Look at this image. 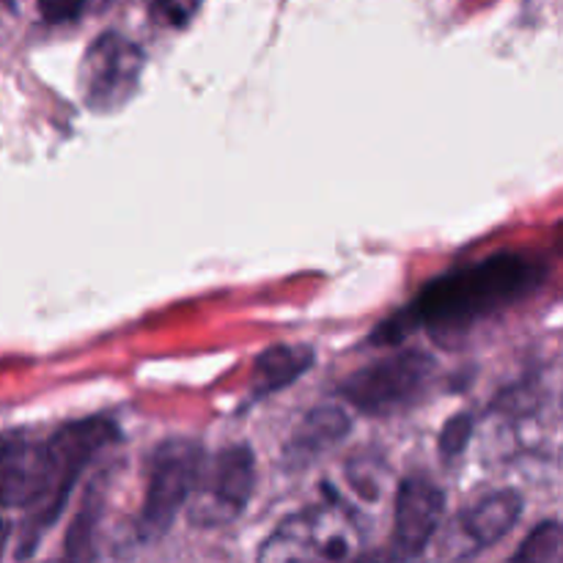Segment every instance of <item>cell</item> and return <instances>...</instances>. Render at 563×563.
<instances>
[{"instance_id": "8fae6325", "label": "cell", "mask_w": 563, "mask_h": 563, "mask_svg": "<svg viewBox=\"0 0 563 563\" xmlns=\"http://www.w3.org/2000/svg\"><path fill=\"white\" fill-rule=\"evenodd\" d=\"M520 515L522 495L517 489H498V493L482 498L467 511H462L460 531L465 533L467 544L473 550L493 548L495 542H500L517 526Z\"/></svg>"}, {"instance_id": "5b68a950", "label": "cell", "mask_w": 563, "mask_h": 563, "mask_svg": "<svg viewBox=\"0 0 563 563\" xmlns=\"http://www.w3.org/2000/svg\"><path fill=\"white\" fill-rule=\"evenodd\" d=\"M434 357L421 350H401L355 374L339 385V396L368 418L396 416L410 410L427 394L434 377Z\"/></svg>"}, {"instance_id": "277c9868", "label": "cell", "mask_w": 563, "mask_h": 563, "mask_svg": "<svg viewBox=\"0 0 563 563\" xmlns=\"http://www.w3.org/2000/svg\"><path fill=\"white\" fill-rule=\"evenodd\" d=\"M203 460L207 456H203L201 443L190 438L165 440L154 449L152 460H148L146 495H143L141 515L135 522L141 542H159L170 531L196 489Z\"/></svg>"}, {"instance_id": "2e32d148", "label": "cell", "mask_w": 563, "mask_h": 563, "mask_svg": "<svg viewBox=\"0 0 563 563\" xmlns=\"http://www.w3.org/2000/svg\"><path fill=\"white\" fill-rule=\"evenodd\" d=\"M91 0H36L38 14L47 25H69L86 14Z\"/></svg>"}, {"instance_id": "6da1fadb", "label": "cell", "mask_w": 563, "mask_h": 563, "mask_svg": "<svg viewBox=\"0 0 563 563\" xmlns=\"http://www.w3.org/2000/svg\"><path fill=\"white\" fill-rule=\"evenodd\" d=\"M548 278L544 258L506 251L467 267L451 269L429 280L412 302L377 324L372 344H401L410 333L427 328L438 339L460 335L473 324L528 300Z\"/></svg>"}, {"instance_id": "3957f363", "label": "cell", "mask_w": 563, "mask_h": 563, "mask_svg": "<svg viewBox=\"0 0 563 563\" xmlns=\"http://www.w3.org/2000/svg\"><path fill=\"white\" fill-rule=\"evenodd\" d=\"M363 555V528L339 500L286 517L258 550L256 563H352Z\"/></svg>"}, {"instance_id": "8992f818", "label": "cell", "mask_w": 563, "mask_h": 563, "mask_svg": "<svg viewBox=\"0 0 563 563\" xmlns=\"http://www.w3.org/2000/svg\"><path fill=\"white\" fill-rule=\"evenodd\" d=\"M146 53L124 33L108 31L88 44L77 69V91L93 113H115L137 93Z\"/></svg>"}, {"instance_id": "e0dca14e", "label": "cell", "mask_w": 563, "mask_h": 563, "mask_svg": "<svg viewBox=\"0 0 563 563\" xmlns=\"http://www.w3.org/2000/svg\"><path fill=\"white\" fill-rule=\"evenodd\" d=\"M473 434V418L471 416H460L454 421L445 423L443 429V438H440V451H443L445 460H454L465 451L467 440Z\"/></svg>"}, {"instance_id": "ac0fdd59", "label": "cell", "mask_w": 563, "mask_h": 563, "mask_svg": "<svg viewBox=\"0 0 563 563\" xmlns=\"http://www.w3.org/2000/svg\"><path fill=\"white\" fill-rule=\"evenodd\" d=\"M9 537H11V526L3 520V517H0V561H3V553H5V544H9Z\"/></svg>"}, {"instance_id": "52a82bcc", "label": "cell", "mask_w": 563, "mask_h": 563, "mask_svg": "<svg viewBox=\"0 0 563 563\" xmlns=\"http://www.w3.org/2000/svg\"><path fill=\"white\" fill-rule=\"evenodd\" d=\"M256 489V456L247 445H225L203 460L201 476L187 500V520L196 528H223L242 517Z\"/></svg>"}, {"instance_id": "ba28073f", "label": "cell", "mask_w": 563, "mask_h": 563, "mask_svg": "<svg viewBox=\"0 0 563 563\" xmlns=\"http://www.w3.org/2000/svg\"><path fill=\"white\" fill-rule=\"evenodd\" d=\"M445 515L443 489L427 476H407L396 489L394 539L390 555L394 563H412L421 559L432 537L438 533Z\"/></svg>"}, {"instance_id": "5bb4252c", "label": "cell", "mask_w": 563, "mask_h": 563, "mask_svg": "<svg viewBox=\"0 0 563 563\" xmlns=\"http://www.w3.org/2000/svg\"><path fill=\"white\" fill-rule=\"evenodd\" d=\"M561 522H539L506 563H561Z\"/></svg>"}, {"instance_id": "9a60e30c", "label": "cell", "mask_w": 563, "mask_h": 563, "mask_svg": "<svg viewBox=\"0 0 563 563\" xmlns=\"http://www.w3.org/2000/svg\"><path fill=\"white\" fill-rule=\"evenodd\" d=\"M203 0H148V14L157 25L185 27L198 14Z\"/></svg>"}, {"instance_id": "30bf717a", "label": "cell", "mask_w": 563, "mask_h": 563, "mask_svg": "<svg viewBox=\"0 0 563 563\" xmlns=\"http://www.w3.org/2000/svg\"><path fill=\"white\" fill-rule=\"evenodd\" d=\"M352 421L346 416V410L335 405H322L313 407L306 418H302L300 427L295 429V434L289 438V443L284 445V467L289 473L306 471L313 462L322 460L324 454H330L333 449H339L344 443V438L350 434Z\"/></svg>"}, {"instance_id": "7a4b0ae2", "label": "cell", "mask_w": 563, "mask_h": 563, "mask_svg": "<svg viewBox=\"0 0 563 563\" xmlns=\"http://www.w3.org/2000/svg\"><path fill=\"white\" fill-rule=\"evenodd\" d=\"M121 443V432L110 418L91 416L82 421H71L60 427L53 438L47 440V482H44V493L36 504L27 509V520L22 526L20 550L16 555L27 559L44 533L55 526V520L64 511L66 500H69L71 489L80 482L82 473L88 471L99 454Z\"/></svg>"}, {"instance_id": "7c38bea8", "label": "cell", "mask_w": 563, "mask_h": 563, "mask_svg": "<svg viewBox=\"0 0 563 563\" xmlns=\"http://www.w3.org/2000/svg\"><path fill=\"white\" fill-rule=\"evenodd\" d=\"M313 352L308 346L278 344L264 350L256 357V385H253V399H264L269 394L289 388L291 383L302 377L313 366Z\"/></svg>"}, {"instance_id": "9c48e42d", "label": "cell", "mask_w": 563, "mask_h": 563, "mask_svg": "<svg viewBox=\"0 0 563 563\" xmlns=\"http://www.w3.org/2000/svg\"><path fill=\"white\" fill-rule=\"evenodd\" d=\"M47 482V445L31 438H0V509H31Z\"/></svg>"}, {"instance_id": "4fadbf2b", "label": "cell", "mask_w": 563, "mask_h": 563, "mask_svg": "<svg viewBox=\"0 0 563 563\" xmlns=\"http://www.w3.org/2000/svg\"><path fill=\"white\" fill-rule=\"evenodd\" d=\"M102 515V487L91 484L66 539V563H93V531Z\"/></svg>"}, {"instance_id": "d6986e66", "label": "cell", "mask_w": 563, "mask_h": 563, "mask_svg": "<svg viewBox=\"0 0 563 563\" xmlns=\"http://www.w3.org/2000/svg\"><path fill=\"white\" fill-rule=\"evenodd\" d=\"M352 563H394V561H390L388 559V555H383V553H363L361 555V559H357V561H352Z\"/></svg>"}]
</instances>
